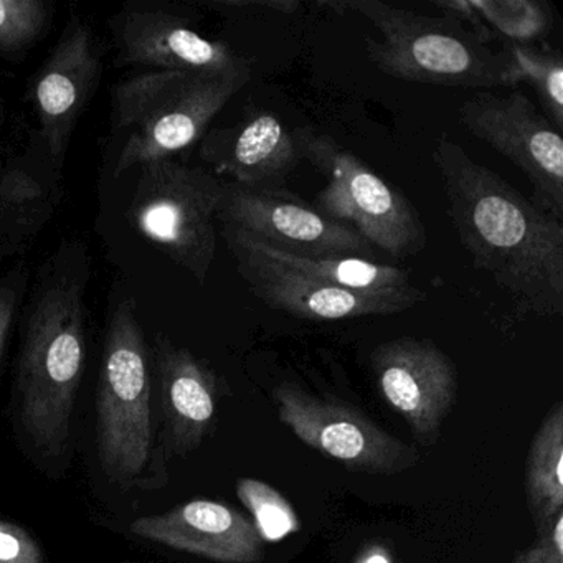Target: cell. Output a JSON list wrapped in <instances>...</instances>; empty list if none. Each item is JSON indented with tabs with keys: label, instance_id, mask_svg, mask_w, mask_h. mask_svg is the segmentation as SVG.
I'll return each mask as SVG.
<instances>
[{
	"label": "cell",
	"instance_id": "6da1fadb",
	"mask_svg": "<svg viewBox=\"0 0 563 563\" xmlns=\"http://www.w3.org/2000/svg\"><path fill=\"white\" fill-rule=\"evenodd\" d=\"M433 163L448 217L474 266L489 273L522 314L562 316L563 222L448 136L438 137Z\"/></svg>",
	"mask_w": 563,
	"mask_h": 563
},
{
	"label": "cell",
	"instance_id": "7a4b0ae2",
	"mask_svg": "<svg viewBox=\"0 0 563 563\" xmlns=\"http://www.w3.org/2000/svg\"><path fill=\"white\" fill-rule=\"evenodd\" d=\"M87 276L54 269L35 289L19 357V420L32 446L57 456L70 438L87 358Z\"/></svg>",
	"mask_w": 563,
	"mask_h": 563
},
{
	"label": "cell",
	"instance_id": "3957f363",
	"mask_svg": "<svg viewBox=\"0 0 563 563\" xmlns=\"http://www.w3.org/2000/svg\"><path fill=\"white\" fill-rule=\"evenodd\" d=\"M322 8L362 15L382 38H365L368 60L388 77L438 87H510L503 52H494L456 19L428 18L378 0H328Z\"/></svg>",
	"mask_w": 563,
	"mask_h": 563
},
{
	"label": "cell",
	"instance_id": "277c9868",
	"mask_svg": "<svg viewBox=\"0 0 563 563\" xmlns=\"http://www.w3.org/2000/svg\"><path fill=\"white\" fill-rule=\"evenodd\" d=\"M250 78L189 71H147L113 88V118L123 137L114 173L156 161L196 144Z\"/></svg>",
	"mask_w": 563,
	"mask_h": 563
},
{
	"label": "cell",
	"instance_id": "5b68a950",
	"mask_svg": "<svg viewBox=\"0 0 563 563\" xmlns=\"http://www.w3.org/2000/svg\"><path fill=\"white\" fill-rule=\"evenodd\" d=\"M97 415L104 473L120 486H137L153 461V413L150 351L133 298L118 302L108 322Z\"/></svg>",
	"mask_w": 563,
	"mask_h": 563
},
{
	"label": "cell",
	"instance_id": "8992f818",
	"mask_svg": "<svg viewBox=\"0 0 563 563\" xmlns=\"http://www.w3.org/2000/svg\"><path fill=\"white\" fill-rule=\"evenodd\" d=\"M291 134L299 161H308L325 179L324 189L316 197V209L351 227L372 246L395 258L423 250V222L400 190L355 154L342 150L329 134L308 126Z\"/></svg>",
	"mask_w": 563,
	"mask_h": 563
},
{
	"label": "cell",
	"instance_id": "52a82bcc",
	"mask_svg": "<svg viewBox=\"0 0 563 563\" xmlns=\"http://www.w3.org/2000/svg\"><path fill=\"white\" fill-rule=\"evenodd\" d=\"M140 169L131 220L176 265L206 285L216 260L223 180L210 170L174 159L144 164Z\"/></svg>",
	"mask_w": 563,
	"mask_h": 563
},
{
	"label": "cell",
	"instance_id": "ba28073f",
	"mask_svg": "<svg viewBox=\"0 0 563 563\" xmlns=\"http://www.w3.org/2000/svg\"><path fill=\"white\" fill-rule=\"evenodd\" d=\"M217 220L256 242L302 258L371 260L374 246L354 229L329 219L285 187L223 183Z\"/></svg>",
	"mask_w": 563,
	"mask_h": 563
},
{
	"label": "cell",
	"instance_id": "9c48e42d",
	"mask_svg": "<svg viewBox=\"0 0 563 563\" xmlns=\"http://www.w3.org/2000/svg\"><path fill=\"white\" fill-rule=\"evenodd\" d=\"M460 123L516 164L533 190V203L563 222V140L520 93H479L460 107Z\"/></svg>",
	"mask_w": 563,
	"mask_h": 563
},
{
	"label": "cell",
	"instance_id": "30bf717a",
	"mask_svg": "<svg viewBox=\"0 0 563 563\" xmlns=\"http://www.w3.org/2000/svg\"><path fill=\"white\" fill-rule=\"evenodd\" d=\"M278 418L298 440L354 473L391 476L417 466L420 454L410 444L347 405L308 394L291 382L273 390Z\"/></svg>",
	"mask_w": 563,
	"mask_h": 563
},
{
	"label": "cell",
	"instance_id": "8fae6325",
	"mask_svg": "<svg viewBox=\"0 0 563 563\" xmlns=\"http://www.w3.org/2000/svg\"><path fill=\"white\" fill-rule=\"evenodd\" d=\"M371 365L388 407L410 424L418 441L434 444L456 401L453 361L430 339L400 338L375 347Z\"/></svg>",
	"mask_w": 563,
	"mask_h": 563
},
{
	"label": "cell",
	"instance_id": "7c38bea8",
	"mask_svg": "<svg viewBox=\"0 0 563 563\" xmlns=\"http://www.w3.org/2000/svg\"><path fill=\"white\" fill-rule=\"evenodd\" d=\"M118 64L189 71L212 77L252 78V64L232 47L197 34L173 12L126 8L111 22Z\"/></svg>",
	"mask_w": 563,
	"mask_h": 563
},
{
	"label": "cell",
	"instance_id": "4fadbf2b",
	"mask_svg": "<svg viewBox=\"0 0 563 563\" xmlns=\"http://www.w3.org/2000/svg\"><path fill=\"white\" fill-rule=\"evenodd\" d=\"M222 235L243 282L268 308L308 321H342L401 312L390 302L325 285L282 265L262 243L239 230L222 227Z\"/></svg>",
	"mask_w": 563,
	"mask_h": 563
},
{
	"label": "cell",
	"instance_id": "5bb4252c",
	"mask_svg": "<svg viewBox=\"0 0 563 563\" xmlns=\"http://www.w3.org/2000/svg\"><path fill=\"white\" fill-rule=\"evenodd\" d=\"M101 52L91 29L71 19L32 90L35 113L54 161H62L81 111L97 90Z\"/></svg>",
	"mask_w": 563,
	"mask_h": 563
},
{
	"label": "cell",
	"instance_id": "9a60e30c",
	"mask_svg": "<svg viewBox=\"0 0 563 563\" xmlns=\"http://www.w3.org/2000/svg\"><path fill=\"white\" fill-rule=\"evenodd\" d=\"M131 532L179 552L219 563H262L265 542L249 517L216 500L196 499L140 517Z\"/></svg>",
	"mask_w": 563,
	"mask_h": 563
},
{
	"label": "cell",
	"instance_id": "2e32d148",
	"mask_svg": "<svg viewBox=\"0 0 563 563\" xmlns=\"http://www.w3.org/2000/svg\"><path fill=\"white\" fill-rule=\"evenodd\" d=\"M200 157L216 176L245 187H285L298 150L291 131L266 111L250 114L235 126L210 131L202 140Z\"/></svg>",
	"mask_w": 563,
	"mask_h": 563
},
{
	"label": "cell",
	"instance_id": "e0dca14e",
	"mask_svg": "<svg viewBox=\"0 0 563 563\" xmlns=\"http://www.w3.org/2000/svg\"><path fill=\"white\" fill-rule=\"evenodd\" d=\"M154 364L161 385L167 446L174 454L197 450L213 428L219 404L217 377L189 349L157 334Z\"/></svg>",
	"mask_w": 563,
	"mask_h": 563
},
{
	"label": "cell",
	"instance_id": "ac0fdd59",
	"mask_svg": "<svg viewBox=\"0 0 563 563\" xmlns=\"http://www.w3.org/2000/svg\"><path fill=\"white\" fill-rule=\"evenodd\" d=\"M434 5L448 18L470 25L486 45L496 37L504 44L529 45L552 25L549 5L537 0H438Z\"/></svg>",
	"mask_w": 563,
	"mask_h": 563
},
{
	"label": "cell",
	"instance_id": "d6986e66",
	"mask_svg": "<svg viewBox=\"0 0 563 563\" xmlns=\"http://www.w3.org/2000/svg\"><path fill=\"white\" fill-rule=\"evenodd\" d=\"M526 496L537 532L563 510V405L556 401L533 434L526 461Z\"/></svg>",
	"mask_w": 563,
	"mask_h": 563
},
{
	"label": "cell",
	"instance_id": "ffe728a7",
	"mask_svg": "<svg viewBox=\"0 0 563 563\" xmlns=\"http://www.w3.org/2000/svg\"><path fill=\"white\" fill-rule=\"evenodd\" d=\"M57 206L54 186L25 169L0 180V256L11 255L51 219Z\"/></svg>",
	"mask_w": 563,
	"mask_h": 563
},
{
	"label": "cell",
	"instance_id": "44dd1931",
	"mask_svg": "<svg viewBox=\"0 0 563 563\" xmlns=\"http://www.w3.org/2000/svg\"><path fill=\"white\" fill-rule=\"evenodd\" d=\"M510 87L523 81L536 91L547 120L563 130V58L559 51L504 44Z\"/></svg>",
	"mask_w": 563,
	"mask_h": 563
},
{
	"label": "cell",
	"instance_id": "7402d4cb",
	"mask_svg": "<svg viewBox=\"0 0 563 563\" xmlns=\"http://www.w3.org/2000/svg\"><path fill=\"white\" fill-rule=\"evenodd\" d=\"M236 496L252 514L263 542H279L301 530V520L289 500L265 481L242 477L236 483Z\"/></svg>",
	"mask_w": 563,
	"mask_h": 563
},
{
	"label": "cell",
	"instance_id": "603a6c76",
	"mask_svg": "<svg viewBox=\"0 0 563 563\" xmlns=\"http://www.w3.org/2000/svg\"><path fill=\"white\" fill-rule=\"evenodd\" d=\"M44 0H0V52L19 54L31 47L51 21Z\"/></svg>",
	"mask_w": 563,
	"mask_h": 563
},
{
	"label": "cell",
	"instance_id": "cb8c5ba5",
	"mask_svg": "<svg viewBox=\"0 0 563 563\" xmlns=\"http://www.w3.org/2000/svg\"><path fill=\"white\" fill-rule=\"evenodd\" d=\"M0 563H45V556L27 530L0 520Z\"/></svg>",
	"mask_w": 563,
	"mask_h": 563
},
{
	"label": "cell",
	"instance_id": "d4e9b609",
	"mask_svg": "<svg viewBox=\"0 0 563 563\" xmlns=\"http://www.w3.org/2000/svg\"><path fill=\"white\" fill-rule=\"evenodd\" d=\"M21 288L15 279H0V362L18 314Z\"/></svg>",
	"mask_w": 563,
	"mask_h": 563
},
{
	"label": "cell",
	"instance_id": "484cf974",
	"mask_svg": "<svg viewBox=\"0 0 563 563\" xmlns=\"http://www.w3.org/2000/svg\"><path fill=\"white\" fill-rule=\"evenodd\" d=\"M210 5H212V8L230 9H272V11H278L282 12V14H295V12L301 8L299 2H295V0H272V2H268V0H260V2H233V0H230V2H213V4Z\"/></svg>",
	"mask_w": 563,
	"mask_h": 563
},
{
	"label": "cell",
	"instance_id": "4316f807",
	"mask_svg": "<svg viewBox=\"0 0 563 563\" xmlns=\"http://www.w3.org/2000/svg\"><path fill=\"white\" fill-rule=\"evenodd\" d=\"M352 563H395L394 555L382 543H368L355 555Z\"/></svg>",
	"mask_w": 563,
	"mask_h": 563
},
{
	"label": "cell",
	"instance_id": "83f0119b",
	"mask_svg": "<svg viewBox=\"0 0 563 563\" xmlns=\"http://www.w3.org/2000/svg\"><path fill=\"white\" fill-rule=\"evenodd\" d=\"M514 563H563L562 560L552 559V556L545 555V553L540 552L536 547H530L527 552L520 553Z\"/></svg>",
	"mask_w": 563,
	"mask_h": 563
}]
</instances>
